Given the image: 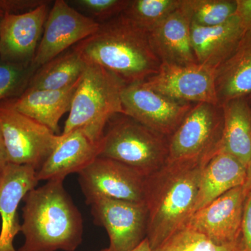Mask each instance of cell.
<instances>
[{"label": "cell", "instance_id": "cell-25", "mask_svg": "<svg viewBox=\"0 0 251 251\" xmlns=\"http://www.w3.org/2000/svg\"><path fill=\"white\" fill-rule=\"evenodd\" d=\"M153 251H244L242 241L232 244H215L202 234L185 226Z\"/></svg>", "mask_w": 251, "mask_h": 251}, {"label": "cell", "instance_id": "cell-36", "mask_svg": "<svg viewBox=\"0 0 251 251\" xmlns=\"http://www.w3.org/2000/svg\"><path fill=\"white\" fill-rule=\"evenodd\" d=\"M247 99L248 102H249V103L250 104V105L251 107V94L250 96H249V97H247Z\"/></svg>", "mask_w": 251, "mask_h": 251}, {"label": "cell", "instance_id": "cell-30", "mask_svg": "<svg viewBox=\"0 0 251 251\" xmlns=\"http://www.w3.org/2000/svg\"><path fill=\"white\" fill-rule=\"evenodd\" d=\"M241 241L244 251H251V191H248L241 229Z\"/></svg>", "mask_w": 251, "mask_h": 251}, {"label": "cell", "instance_id": "cell-20", "mask_svg": "<svg viewBox=\"0 0 251 251\" xmlns=\"http://www.w3.org/2000/svg\"><path fill=\"white\" fill-rule=\"evenodd\" d=\"M246 180L247 168L221 149L203 170L195 212L230 190L244 186Z\"/></svg>", "mask_w": 251, "mask_h": 251}, {"label": "cell", "instance_id": "cell-9", "mask_svg": "<svg viewBox=\"0 0 251 251\" xmlns=\"http://www.w3.org/2000/svg\"><path fill=\"white\" fill-rule=\"evenodd\" d=\"M99 24L64 0H56L50 9L44 31L31 66H41L85 40L99 29Z\"/></svg>", "mask_w": 251, "mask_h": 251}, {"label": "cell", "instance_id": "cell-2", "mask_svg": "<svg viewBox=\"0 0 251 251\" xmlns=\"http://www.w3.org/2000/svg\"><path fill=\"white\" fill-rule=\"evenodd\" d=\"M63 181H47L23 198L25 242L18 251H75L80 245L83 220Z\"/></svg>", "mask_w": 251, "mask_h": 251}, {"label": "cell", "instance_id": "cell-34", "mask_svg": "<svg viewBox=\"0 0 251 251\" xmlns=\"http://www.w3.org/2000/svg\"><path fill=\"white\" fill-rule=\"evenodd\" d=\"M244 186L248 191H251V160L247 169V180Z\"/></svg>", "mask_w": 251, "mask_h": 251}, {"label": "cell", "instance_id": "cell-1", "mask_svg": "<svg viewBox=\"0 0 251 251\" xmlns=\"http://www.w3.org/2000/svg\"><path fill=\"white\" fill-rule=\"evenodd\" d=\"M74 48L87 64L103 67L126 85L144 82L161 65L148 31L124 14L100 24L95 33Z\"/></svg>", "mask_w": 251, "mask_h": 251}, {"label": "cell", "instance_id": "cell-22", "mask_svg": "<svg viewBox=\"0 0 251 251\" xmlns=\"http://www.w3.org/2000/svg\"><path fill=\"white\" fill-rule=\"evenodd\" d=\"M224 132L221 150L247 168L251 160V107L247 98L223 105Z\"/></svg>", "mask_w": 251, "mask_h": 251}, {"label": "cell", "instance_id": "cell-23", "mask_svg": "<svg viewBox=\"0 0 251 251\" xmlns=\"http://www.w3.org/2000/svg\"><path fill=\"white\" fill-rule=\"evenodd\" d=\"M87 67L85 59L73 47L39 68L31 76L27 88L49 90L69 88L80 80Z\"/></svg>", "mask_w": 251, "mask_h": 251}, {"label": "cell", "instance_id": "cell-28", "mask_svg": "<svg viewBox=\"0 0 251 251\" xmlns=\"http://www.w3.org/2000/svg\"><path fill=\"white\" fill-rule=\"evenodd\" d=\"M130 0H74L67 1L73 7L99 24L117 17L128 7Z\"/></svg>", "mask_w": 251, "mask_h": 251}, {"label": "cell", "instance_id": "cell-33", "mask_svg": "<svg viewBox=\"0 0 251 251\" xmlns=\"http://www.w3.org/2000/svg\"><path fill=\"white\" fill-rule=\"evenodd\" d=\"M130 251H153L151 247H150V243H149L148 239H145L143 242L140 243L138 247H135L134 249Z\"/></svg>", "mask_w": 251, "mask_h": 251}, {"label": "cell", "instance_id": "cell-21", "mask_svg": "<svg viewBox=\"0 0 251 251\" xmlns=\"http://www.w3.org/2000/svg\"><path fill=\"white\" fill-rule=\"evenodd\" d=\"M218 104L251 94V32H247L233 53L215 72Z\"/></svg>", "mask_w": 251, "mask_h": 251}, {"label": "cell", "instance_id": "cell-10", "mask_svg": "<svg viewBox=\"0 0 251 251\" xmlns=\"http://www.w3.org/2000/svg\"><path fill=\"white\" fill-rule=\"evenodd\" d=\"M122 102L125 115L168 138L195 105L168 98L144 82L125 85Z\"/></svg>", "mask_w": 251, "mask_h": 251}, {"label": "cell", "instance_id": "cell-4", "mask_svg": "<svg viewBox=\"0 0 251 251\" xmlns=\"http://www.w3.org/2000/svg\"><path fill=\"white\" fill-rule=\"evenodd\" d=\"M125 85L103 67L87 64L60 135L80 129L94 143H101L109 121L115 115H125L122 92Z\"/></svg>", "mask_w": 251, "mask_h": 251}, {"label": "cell", "instance_id": "cell-11", "mask_svg": "<svg viewBox=\"0 0 251 251\" xmlns=\"http://www.w3.org/2000/svg\"><path fill=\"white\" fill-rule=\"evenodd\" d=\"M94 224L108 232L110 251H130L147 238L148 211L145 203L100 198L91 203Z\"/></svg>", "mask_w": 251, "mask_h": 251}, {"label": "cell", "instance_id": "cell-12", "mask_svg": "<svg viewBox=\"0 0 251 251\" xmlns=\"http://www.w3.org/2000/svg\"><path fill=\"white\" fill-rule=\"evenodd\" d=\"M214 69L199 64L181 66L161 64L158 73L145 85L168 98L188 103L218 104Z\"/></svg>", "mask_w": 251, "mask_h": 251}, {"label": "cell", "instance_id": "cell-5", "mask_svg": "<svg viewBox=\"0 0 251 251\" xmlns=\"http://www.w3.org/2000/svg\"><path fill=\"white\" fill-rule=\"evenodd\" d=\"M107 126L99 156L123 163L146 177L166 164L168 137L122 114Z\"/></svg>", "mask_w": 251, "mask_h": 251}, {"label": "cell", "instance_id": "cell-27", "mask_svg": "<svg viewBox=\"0 0 251 251\" xmlns=\"http://www.w3.org/2000/svg\"><path fill=\"white\" fill-rule=\"evenodd\" d=\"M35 72L31 65L12 64L0 59V103L21 95Z\"/></svg>", "mask_w": 251, "mask_h": 251}, {"label": "cell", "instance_id": "cell-14", "mask_svg": "<svg viewBox=\"0 0 251 251\" xmlns=\"http://www.w3.org/2000/svg\"><path fill=\"white\" fill-rule=\"evenodd\" d=\"M51 1L25 14H4L0 23V59L31 65L40 42Z\"/></svg>", "mask_w": 251, "mask_h": 251}, {"label": "cell", "instance_id": "cell-15", "mask_svg": "<svg viewBox=\"0 0 251 251\" xmlns=\"http://www.w3.org/2000/svg\"><path fill=\"white\" fill-rule=\"evenodd\" d=\"M191 14L186 0L149 32L150 44L161 64H198L191 41Z\"/></svg>", "mask_w": 251, "mask_h": 251}, {"label": "cell", "instance_id": "cell-32", "mask_svg": "<svg viewBox=\"0 0 251 251\" xmlns=\"http://www.w3.org/2000/svg\"><path fill=\"white\" fill-rule=\"evenodd\" d=\"M9 163L4 138H3L1 130H0V173H2L5 168L7 166Z\"/></svg>", "mask_w": 251, "mask_h": 251}, {"label": "cell", "instance_id": "cell-26", "mask_svg": "<svg viewBox=\"0 0 251 251\" xmlns=\"http://www.w3.org/2000/svg\"><path fill=\"white\" fill-rule=\"evenodd\" d=\"M192 24L212 27L224 24L235 15L236 0H186Z\"/></svg>", "mask_w": 251, "mask_h": 251}, {"label": "cell", "instance_id": "cell-29", "mask_svg": "<svg viewBox=\"0 0 251 251\" xmlns=\"http://www.w3.org/2000/svg\"><path fill=\"white\" fill-rule=\"evenodd\" d=\"M46 2V0H0V10L4 14H23L33 11Z\"/></svg>", "mask_w": 251, "mask_h": 251}, {"label": "cell", "instance_id": "cell-6", "mask_svg": "<svg viewBox=\"0 0 251 251\" xmlns=\"http://www.w3.org/2000/svg\"><path fill=\"white\" fill-rule=\"evenodd\" d=\"M224 122L222 107L195 104L168 138L167 163L210 160L221 149Z\"/></svg>", "mask_w": 251, "mask_h": 251}, {"label": "cell", "instance_id": "cell-24", "mask_svg": "<svg viewBox=\"0 0 251 251\" xmlns=\"http://www.w3.org/2000/svg\"><path fill=\"white\" fill-rule=\"evenodd\" d=\"M182 0H130L123 14L150 32L181 6Z\"/></svg>", "mask_w": 251, "mask_h": 251}, {"label": "cell", "instance_id": "cell-35", "mask_svg": "<svg viewBox=\"0 0 251 251\" xmlns=\"http://www.w3.org/2000/svg\"><path fill=\"white\" fill-rule=\"evenodd\" d=\"M4 14L3 13V11L1 10H0V23H1V20H2L3 17H4Z\"/></svg>", "mask_w": 251, "mask_h": 251}, {"label": "cell", "instance_id": "cell-8", "mask_svg": "<svg viewBox=\"0 0 251 251\" xmlns=\"http://www.w3.org/2000/svg\"><path fill=\"white\" fill-rule=\"evenodd\" d=\"M78 175L88 205L100 198L145 203L146 176L120 162L99 156Z\"/></svg>", "mask_w": 251, "mask_h": 251}, {"label": "cell", "instance_id": "cell-18", "mask_svg": "<svg viewBox=\"0 0 251 251\" xmlns=\"http://www.w3.org/2000/svg\"><path fill=\"white\" fill-rule=\"evenodd\" d=\"M246 34L236 14L216 27L192 24L191 41L198 64L216 70L233 53Z\"/></svg>", "mask_w": 251, "mask_h": 251}, {"label": "cell", "instance_id": "cell-38", "mask_svg": "<svg viewBox=\"0 0 251 251\" xmlns=\"http://www.w3.org/2000/svg\"><path fill=\"white\" fill-rule=\"evenodd\" d=\"M1 173H0V179H1Z\"/></svg>", "mask_w": 251, "mask_h": 251}, {"label": "cell", "instance_id": "cell-3", "mask_svg": "<svg viewBox=\"0 0 251 251\" xmlns=\"http://www.w3.org/2000/svg\"><path fill=\"white\" fill-rule=\"evenodd\" d=\"M208 161L166 163L147 177V239L153 251L184 227L194 214L201 176Z\"/></svg>", "mask_w": 251, "mask_h": 251}, {"label": "cell", "instance_id": "cell-19", "mask_svg": "<svg viewBox=\"0 0 251 251\" xmlns=\"http://www.w3.org/2000/svg\"><path fill=\"white\" fill-rule=\"evenodd\" d=\"M80 78L72 87L64 90L26 88L17 98L11 99V104L17 111L47 127L57 135L59 120L70 110Z\"/></svg>", "mask_w": 251, "mask_h": 251}, {"label": "cell", "instance_id": "cell-37", "mask_svg": "<svg viewBox=\"0 0 251 251\" xmlns=\"http://www.w3.org/2000/svg\"><path fill=\"white\" fill-rule=\"evenodd\" d=\"M100 251H109L108 248H107V249H104L103 250H101Z\"/></svg>", "mask_w": 251, "mask_h": 251}, {"label": "cell", "instance_id": "cell-31", "mask_svg": "<svg viewBox=\"0 0 251 251\" xmlns=\"http://www.w3.org/2000/svg\"><path fill=\"white\" fill-rule=\"evenodd\" d=\"M235 14L239 18L246 32H251V0H236Z\"/></svg>", "mask_w": 251, "mask_h": 251}, {"label": "cell", "instance_id": "cell-17", "mask_svg": "<svg viewBox=\"0 0 251 251\" xmlns=\"http://www.w3.org/2000/svg\"><path fill=\"white\" fill-rule=\"evenodd\" d=\"M100 143H94L80 129L60 135L57 146L36 172L38 180L64 181L68 175L78 174L99 156Z\"/></svg>", "mask_w": 251, "mask_h": 251}, {"label": "cell", "instance_id": "cell-7", "mask_svg": "<svg viewBox=\"0 0 251 251\" xmlns=\"http://www.w3.org/2000/svg\"><path fill=\"white\" fill-rule=\"evenodd\" d=\"M0 130L9 163L32 167L36 172L60 139V135L17 111L11 99L0 103Z\"/></svg>", "mask_w": 251, "mask_h": 251}, {"label": "cell", "instance_id": "cell-16", "mask_svg": "<svg viewBox=\"0 0 251 251\" xmlns=\"http://www.w3.org/2000/svg\"><path fill=\"white\" fill-rule=\"evenodd\" d=\"M39 183L32 167L9 163L0 179V251H18L14 247L16 236L21 231L18 220L20 203Z\"/></svg>", "mask_w": 251, "mask_h": 251}, {"label": "cell", "instance_id": "cell-13", "mask_svg": "<svg viewBox=\"0 0 251 251\" xmlns=\"http://www.w3.org/2000/svg\"><path fill=\"white\" fill-rule=\"evenodd\" d=\"M245 186L233 188L193 214L186 225L220 245L241 239Z\"/></svg>", "mask_w": 251, "mask_h": 251}]
</instances>
